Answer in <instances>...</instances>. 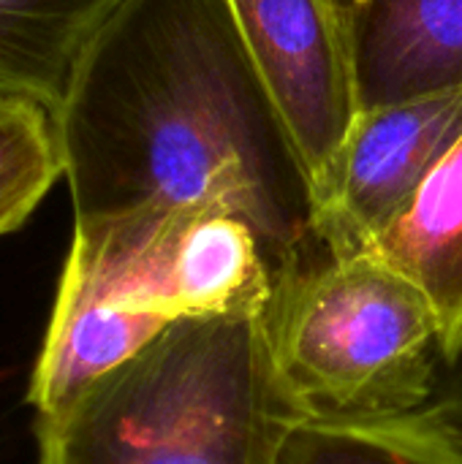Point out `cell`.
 Returning a JSON list of instances; mask_svg holds the SVG:
<instances>
[{
    "mask_svg": "<svg viewBox=\"0 0 462 464\" xmlns=\"http://www.w3.org/2000/svg\"><path fill=\"white\" fill-rule=\"evenodd\" d=\"M52 125L74 226L226 209L278 275L319 247L313 179L226 0H117Z\"/></svg>",
    "mask_w": 462,
    "mask_h": 464,
    "instance_id": "cell-1",
    "label": "cell"
},
{
    "mask_svg": "<svg viewBox=\"0 0 462 464\" xmlns=\"http://www.w3.org/2000/svg\"><path fill=\"white\" fill-rule=\"evenodd\" d=\"M294 419L264 313L180 318L68 405L35 416V464H275Z\"/></svg>",
    "mask_w": 462,
    "mask_h": 464,
    "instance_id": "cell-2",
    "label": "cell"
},
{
    "mask_svg": "<svg viewBox=\"0 0 462 464\" xmlns=\"http://www.w3.org/2000/svg\"><path fill=\"white\" fill-rule=\"evenodd\" d=\"M264 332L275 383L297 416H403L441 389L438 315L373 253L319 250L280 272Z\"/></svg>",
    "mask_w": 462,
    "mask_h": 464,
    "instance_id": "cell-3",
    "label": "cell"
},
{
    "mask_svg": "<svg viewBox=\"0 0 462 464\" xmlns=\"http://www.w3.org/2000/svg\"><path fill=\"white\" fill-rule=\"evenodd\" d=\"M278 272L261 234L226 209L74 226L60 288L163 321L264 313Z\"/></svg>",
    "mask_w": 462,
    "mask_h": 464,
    "instance_id": "cell-4",
    "label": "cell"
},
{
    "mask_svg": "<svg viewBox=\"0 0 462 464\" xmlns=\"http://www.w3.org/2000/svg\"><path fill=\"white\" fill-rule=\"evenodd\" d=\"M316 188L362 114L346 0H226Z\"/></svg>",
    "mask_w": 462,
    "mask_h": 464,
    "instance_id": "cell-5",
    "label": "cell"
},
{
    "mask_svg": "<svg viewBox=\"0 0 462 464\" xmlns=\"http://www.w3.org/2000/svg\"><path fill=\"white\" fill-rule=\"evenodd\" d=\"M462 133V87L365 109L316 188L313 234L332 258L368 253Z\"/></svg>",
    "mask_w": 462,
    "mask_h": 464,
    "instance_id": "cell-6",
    "label": "cell"
},
{
    "mask_svg": "<svg viewBox=\"0 0 462 464\" xmlns=\"http://www.w3.org/2000/svg\"><path fill=\"white\" fill-rule=\"evenodd\" d=\"M359 103L462 87V0H346Z\"/></svg>",
    "mask_w": 462,
    "mask_h": 464,
    "instance_id": "cell-7",
    "label": "cell"
},
{
    "mask_svg": "<svg viewBox=\"0 0 462 464\" xmlns=\"http://www.w3.org/2000/svg\"><path fill=\"white\" fill-rule=\"evenodd\" d=\"M368 253L406 275L428 296L441 324L444 364H457L462 359V133Z\"/></svg>",
    "mask_w": 462,
    "mask_h": 464,
    "instance_id": "cell-8",
    "label": "cell"
},
{
    "mask_svg": "<svg viewBox=\"0 0 462 464\" xmlns=\"http://www.w3.org/2000/svg\"><path fill=\"white\" fill-rule=\"evenodd\" d=\"M169 324L158 315L57 285L44 348L27 386V402L35 416H49L68 405L93 381L152 343Z\"/></svg>",
    "mask_w": 462,
    "mask_h": 464,
    "instance_id": "cell-9",
    "label": "cell"
},
{
    "mask_svg": "<svg viewBox=\"0 0 462 464\" xmlns=\"http://www.w3.org/2000/svg\"><path fill=\"white\" fill-rule=\"evenodd\" d=\"M117 0H0V98L60 103L87 38Z\"/></svg>",
    "mask_w": 462,
    "mask_h": 464,
    "instance_id": "cell-10",
    "label": "cell"
},
{
    "mask_svg": "<svg viewBox=\"0 0 462 464\" xmlns=\"http://www.w3.org/2000/svg\"><path fill=\"white\" fill-rule=\"evenodd\" d=\"M275 464H462V440L430 408L384 419L297 416Z\"/></svg>",
    "mask_w": 462,
    "mask_h": 464,
    "instance_id": "cell-11",
    "label": "cell"
},
{
    "mask_svg": "<svg viewBox=\"0 0 462 464\" xmlns=\"http://www.w3.org/2000/svg\"><path fill=\"white\" fill-rule=\"evenodd\" d=\"M63 177L52 114L30 101H0V237L16 231Z\"/></svg>",
    "mask_w": 462,
    "mask_h": 464,
    "instance_id": "cell-12",
    "label": "cell"
},
{
    "mask_svg": "<svg viewBox=\"0 0 462 464\" xmlns=\"http://www.w3.org/2000/svg\"><path fill=\"white\" fill-rule=\"evenodd\" d=\"M452 378L449 383H444L436 394V400L428 405L457 438L462 440V359L457 364H452Z\"/></svg>",
    "mask_w": 462,
    "mask_h": 464,
    "instance_id": "cell-13",
    "label": "cell"
},
{
    "mask_svg": "<svg viewBox=\"0 0 462 464\" xmlns=\"http://www.w3.org/2000/svg\"><path fill=\"white\" fill-rule=\"evenodd\" d=\"M0 101H5V98H0Z\"/></svg>",
    "mask_w": 462,
    "mask_h": 464,
    "instance_id": "cell-14",
    "label": "cell"
}]
</instances>
